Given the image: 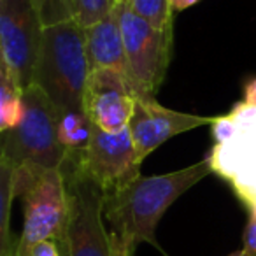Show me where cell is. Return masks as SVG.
Masks as SVG:
<instances>
[{
    "mask_svg": "<svg viewBox=\"0 0 256 256\" xmlns=\"http://www.w3.org/2000/svg\"><path fill=\"white\" fill-rule=\"evenodd\" d=\"M212 172L209 158L162 176L136 178L123 188L104 195V218L130 251L140 244L156 246V226L168 207Z\"/></svg>",
    "mask_w": 256,
    "mask_h": 256,
    "instance_id": "1",
    "label": "cell"
},
{
    "mask_svg": "<svg viewBox=\"0 0 256 256\" xmlns=\"http://www.w3.org/2000/svg\"><path fill=\"white\" fill-rule=\"evenodd\" d=\"M90 72L84 26L76 20L46 26L34 84L50 96L60 116L72 110L84 112Z\"/></svg>",
    "mask_w": 256,
    "mask_h": 256,
    "instance_id": "2",
    "label": "cell"
},
{
    "mask_svg": "<svg viewBox=\"0 0 256 256\" xmlns=\"http://www.w3.org/2000/svg\"><path fill=\"white\" fill-rule=\"evenodd\" d=\"M14 193L23 204L14 256H28L40 242H60L68 220V193L60 168H14Z\"/></svg>",
    "mask_w": 256,
    "mask_h": 256,
    "instance_id": "3",
    "label": "cell"
},
{
    "mask_svg": "<svg viewBox=\"0 0 256 256\" xmlns=\"http://www.w3.org/2000/svg\"><path fill=\"white\" fill-rule=\"evenodd\" d=\"M68 193V220L58 242L64 256H112L104 226V192L84 170L79 150H67L60 167Z\"/></svg>",
    "mask_w": 256,
    "mask_h": 256,
    "instance_id": "4",
    "label": "cell"
},
{
    "mask_svg": "<svg viewBox=\"0 0 256 256\" xmlns=\"http://www.w3.org/2000/svg\"><path fill=\"white\" fill-rule=\"evenodd\" d=\"M22 123L2 134V160L18 167L60 168L67 150L58 139L60 112L37 84L23 90Z\"/></svg>",
    "mask_w": 256,
    "mask_h": 256,
    "instance_id": "5",
    "label": "cell"
},
{
    "mask_svg": "<svg viewBox=\"0 0 256 256\" xmlns=\"http://www.w3.org/2000/svg\"><path fill=\"white\" fill-rule=\"evenodd\" d=\"M116 9L123 30L130 90L136 98H153L170 64L172 26H154L137 14L126 0H120Z\"/></svg>",
    "mask_w": 256,
    "mask_h": 256,
    "instance_id": "6",
    "label": "cell"
},
{
    "mask_svg": "<svg viewBox=\"0 0 256 256\" xmlns=\"http://www.w3.org/2000/svg\"><path fill=\"white\" fill-rule=\"evenodd\" d=\"M235 123L232 137L212 148V172L228 182L249 212H256V106L235 104L228 112Z\"/></svg>",
    "mask_w": 256,
    "mask_h": 256,
    "instance_id": "7",
    "label": "cell"
},
{
    "mask_svg": "<svg viewBox=\"0 0 256 256\" xmlns=\"http://www.w3.org/2000/svg\"><path fill=\"white\" fill-rule=\"evenodd\" d=\"M44 25L32 0H0V65L23 90L34 84Z\"/></svg>",
    "mask_w": 256,
    "mask_h": 256,
    "instance_id": "8",
    "label": "cell"
},
{
    "mask_svg": "<svg viewBox=\"0 0 256 256\" xmlns=\"http://www.w3.org/2000/svg\"><path fill=\"white\" fill-rule=\"evenodd\" d=\"M81 164L90 178L102 188L104 195L123 188L140 176V164L130 128L109 134L92 123L86 148L79 150Z\"/></svg>",
    "mask_w": 256,
    "mask_h": 256,
    "instance_id": "9",
    "label": "cell"
},
{
    "mask_svg": "<svg viewBox=\"0 0 256 256\" xmlns=\"http://www.w3.org/2000/svg\"><path fill=\"white\" fill-rule=\"evenodd\" d=\"M136 104L124 74L112 68L90 72L84 90V112L95 126L109 134L121 132L130 126Z\"/></svg>",
    "mask_w": 256,
    "mask_h": 256,
    "instance_id": "10",
    "label": "cell"
},
{
    "mask_svg": "<svg viewBox=\"0 0 256 256\" xmlns=\"http://www.w3.org/2000/svg\"><path fill=\"white\" fill-rule=\"evenodd\" d=\"M136 112L130 121L134 146L137 151L139 162L154 150L167 142L168 139L188 132L193 128H200L204 124H212L216 118L196 116V114L179 112L174 109L164 107L156 98H136Z\"/></svg>",
    "mask_w": 256,
    "mask_h": 256,
    "instance_id": "11",
    "label": "cell"
},
{
    "mask_svg": "<svg viewBox=\"0 0 256 256\" xmlns=\"http://www.w3.org/2000/svg\"><path fill=\"white\" fill-rule=\"evenodd\" d=\"M86 51H88L90 70L112 68L126 76L123 30L116 8L104 20L86 28Z\"/></svg>",
    "mask_w": 256,
    "mask_h": 256,
    "instance_id": "12",
    "label": "cell"
},
{
    "mask_svg": "<svg viewBox=\"0 0 256 256\" xmlns=\"http://www.w3.org/2000/svg\"><path fill=\"white\" fill-rule=\"evenodd\" d=\"M25 114L23 88L0 65V130L2 134L16 128Z\"/></svg>",
    "mask_w": 256,
    "mask_h": 256,
    "instance_id": "13",
    "label": "cell"
},
{
    "mask_svg": "<svg viewBox=\"0 0 256 256\" xmlns=\"http://www.w3.org/2000/svg\"><path fill=\"white\" fill-rule=\"evenodd\" d=\"M92 134V121L86 112H65L58 123V139L65 150H82L86 148Z\"/></svg>",
    "mask_w": 256,
    "mask_h": 256,
    "instance_id": "14",
    "label": "cell"
},
{
    "mask_svg": "<svg viewBox=\"0 0 256 256\" xmlns=\"http://www.w3.org/2000/svg\"><path fill=\"white\" fill-rule=\"evenodd\" d=\"M68 2L74 20L81 26L88 28L106 18L120 0H68Z\"/></svg>",
    "mask_w": 256,
    "mask_h": 256,
    "instance_id": "15",
    "label": "cell"
},
{
    "mask_svg": "<svg viewBox=\"0 0 256 256\" xmlns=\"http://www.w3.org/2000/svg\"><path fill=\"white\" fill-rule=\"evenodd\" d=\"M130 8L139 16L146 18L158 28L172 26V8L170 0H126Z\"/></svg>",
    "mask_w": 256,
    "mask_h": 256,
    "instance_id": "16",
    "label": "cell"
},
{
    "mask_svg": "<svg viewBox=\"0 0 256 256\" xmlns=\"http://www.w3.org/2000/svg\"><path fill=\"white\" fill-rule=\"evenodd\" d=\"M32 4L39 12L44 28L74 20L68 0H32Z\"/></svg>",
    "mask_w": 256,
    "mask_h": 256,
    "instance_id": "17",
    "label": "cell"
},
{
    "mask_svg": "<svg viewBox=\"0 0 256 256\" xmlns=\"http://www.w3.org/2000/svg\"><path fill=\"white\" fill-rule=\"evenodd\" d=\"M242 249L248 254L256 256V212H249L248 224L242 234Z\"/></svg>",
    "mask_w": 256,
    "mask_h": 256,
    "instance_id": "18",
    "label": "cell"
},
{
    "mask_svg": "<svg viewBox=\"0 0 256 256\" xmlns=\"http://www.w3.org/2000/svg\"><path fill=\"white\" fill-rule=\"evenodd\" d=\"M28 256H64L62 254V249L58 246V242L54 240H46L37 244L36 248L30 251Z\"/></svg>",
    "mask_w": 256,
    "mask_h": 256,
    "instance_id": "19",
    "label": "cell"
},
{
    "mask_svg": "<svg viewBox=\"0 0 256 256\" xmlns=\"http://www.w3.org/2000/svg\"><path fill=\"white\" fill-rule=\"evenodd\" d=\"M110 246H112V256H134L130 248L112 232H110Z\"/></svg>",
    "mask_w": 256,
    "mask_h": 256,
    "instance_id": "20",
    "label": "cell"
},
{
    "mask_svg": "<svg viewBox=\"0 0 256 256\" xmlns=\"http://www.w3.org/2000/svg\"><path fill=\"white\" fill-rule=\"evenodd\" d=\"M244 102L256 106V78L251 79L248 84L244 86Z\"/></svg>",
    "mask_w": 256,
    "mask_h": 256,
    "instance_id": "21",
    "label": "cell"
},
{
    "mask_svg": "<svg viewBox=\"0 0 256 256\" xmlns=\"http://www.w3.org/2000/svg\"><path fill=\"white\" fill-rule=\"evenodd\" d=\"M200 0H170V8L172 11H184V9L195 6Z\"/></svg>",
    "mask_w": 256,
    "mask_h": 256,
    "instance_id": "22",
    "label": "cell"
},
{
    "mask_svg": "<svg viewBox=\"0 0 256 256\" xmlns=\"http://www.w3.org/2000/svg\"><path fill=\"white\" fill-rule=\"evenodd\" d=\"M226 256H251V254H248V252L244 251V249H237V251H234V252H230V254H226Z\"/></svg>",
    "mask_w": 256,
    "mask_h": 256,
    "instance_id": "23",
    "label": "cell"
},
{
    "mask_svg": "<svg viewBox=\"0 0 256 256\" xmlns=\"http://www.w3.org/2000/svg\"><path fill=\"white\" fill-rule=\"evenodd\" d=\"M11 256H14V254H11Z\"/></svg>",
    "mask_w": 256,
    "mask_h": 256,
    "instance_id": "24",
    "label": "cell"
}]
</instances>
